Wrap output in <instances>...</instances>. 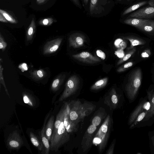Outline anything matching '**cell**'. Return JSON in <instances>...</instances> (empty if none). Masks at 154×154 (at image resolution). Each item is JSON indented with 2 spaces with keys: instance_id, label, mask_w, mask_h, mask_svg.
<instances>
[{
  "instance_id": "obj_49",
  "label": "cell",
  "mask_w": 154,
  "mask_h": 154,
  "mask_svg": "<svg viewBox=\"0 0 154 154\" xmlns=\"http://www.w3.org/2000/svg\"><path fill=\"white\" fill-rule=\"evenodd\" d=\"M131 0H116V1L119 3H123L129 2Z\"/></svg>"
},
{
  "instance_id": "obj_31",
  "label": "cell",
  "mask_w": 154,
  "mask_h": 154,
  "mask_svg": "<svg viewBox=\"0 0 154 154\" xmlns=\"http://www.w3.org/2000/svg\"><path fill=\"white\" fill-rule=\"evenodd\" d=\"M114 45L116 48L123 49L125 48L126 46L125 42L120 38L116 39L114 42Z\"/></svg>"
},
{
  "instance_id": "obj_37",
  "label": "cell",
  "mask_w": 154,
  "mask_h": 154,
  "mask_svg": "<svg viewBox=\"0 0 154 154\" xmlns=\"http://www.w3.org/2000/svg\"><path fill=\"white\" fill-rule=\"evenodd\" d=\"M101 117L99 116H95L93 119L92 121V124L96 126H98L101 122Z\"/></svg>"
},
{
  "instance_id": "obj_11",
  "label": "cell",
  "mask_w": 154,
  "mask_h": 154,
  "mask_svg": "<svg viewBox=\"0 0 154 154\" xmlns=\"http://www.w3.org/2000/svg\"><path fill=\"white\" fill-rule=\"evenodd\" d=\"M150 102H147V103H140L139 105L137 106V108L131 114L129 120V124H131L134 122L138 115L139 114V113L141 111H142L143 109H145L148 111L149 112L150 109Z\"/></svg>"
},
{
  "instance_id": "obj_23",
  "label": "cell",
  "mask_w": 154,
  "mask_h": 154,
  "mask_svg": "<svg viewBox=\"0 0 154 154\" xmlns=\"http://www.w3.org/2000/svg\"><path fill=\"white\" fill-rule=\"evenodd\" d=\"M108 78L105 77L97 81L91 87L92 90H96L101 89L105 87L107 84Z\"/></svg>"
},
{
  "instance_id": "obj_25",
  "label": "cell",
  "mask_w": 154,
  "mask_h": 154,
  "mask_svg": "<svg viewBox=\"0 0 154 154\" xmlns=\"http://www.w3.org/2000/svg\"><path fill=\"white\" fill-rule=\"evenodd\" d=\"M45 75V72L42 69L34 70L30 73L31 77L35 80H40L43 78Z\"/></svg>"
},
{
  "instance_id": "obj_46",
  "label": "cell",
  "mask_w": 154,
  "mask_h": 154,
  "mask_svg": "<svg viewBox=\"0 0 154 154\" xmlns=\"http://www.w3.org/2000/svg\"><path fill=\"white\" fill-rule=\"evenodd\" d=\"M114 144L113 143L111 147L107 151L108 152L106 153V154H112L113 152H113L114 147Z\"/></svg>"
},
{
  "instance_id": "obj_30",
  "label": "cell",
  "mask_w": 154,
  "mask_h": 154,
  "mask_svg": "<svg viewBox=\"0 0 154 154\" xmlns=\"http://www.w3.org/2000/svg\"><path fill=\"white\" fill-rule=\"evenodd\" d=\"M148 111L146 110L145 111H143L140 114H139L134 122V123L130 128L133 127L134 125H136L139 122L142 120L145 117L146 115H147V114L148 113Z\"/></svg>"
},
{
  "instance_id": "obj_24",
  "label": "cell",
  "mask_w": 154,
  "mask_h": 154,
  "mask_svg": "<svg viewBox=\"0 0 154 154\" xmlns=\"http://www.w3.org/2000/svg\"><path fill=\"white\" fill-rule=\"evenodd\" d=\"M93 107L90 104L85 103L82 104L81 111V119H83L85 116L88 115L92 111Z\"/></svg>"
},
{
  "instance_id": "obj_47",
  "label": "cell",
  "mask_w": 154,
  "mask_h": 154,
  "mask_svg": "<svg viewBox=\"0 0 154 154\" xmlns=\"http://www.w3.org/2000/svg\"><path fill=\"white\" fill-rule=\"evenodd\" d=\"M148 4L149 6L154 7V0H149L148 1Z\"/></svg>"
},
{
  "instance_id": "obj_18",
  "label": "cell",
  "mask_w": 154,
  "mask_h": 154,
  "mask_svg": "<svg viewBox=\"0 0 154 154\" xmlns=\"http://www.w3.org/2000/svg\"><path fill=\"white\" fill-rule=\"evenodd\" d=\"M146 32H154V20L147 19L138 29Z\"/></svg>"
},
{
  "instance_id": "obj_9",
  "label": "cell",
  "mask_w": 154,
  "mask_h": 154,
  "mask_svg": "<svg viewBox=\"0 0 154 154\" xmlns=\"http://www.w3.org/2000/svg\"><path fill=\"white\" fill-rule=\"evenodd\" d=\"M68 41L70 47L74 48H80L84 45L85 41V36L81 33L75 32L69 36Z\"/></svg>"
},
{
  "instance_id": "obj_44",
  "label": "cell",
  "mask_w": 154,
  "mask_h": 154,
  "mask_svg": "<svg viewBox=\"0 0 154 154\" xmlns=\"http://www.w3.org/2000/svg\"><path fill=\"white\" fill-rule=\"evenodd\" d=\"M89 0H82L83 5L85 9L86 10V8L89 2Z\"/></svg>"
},
{
  "instance_id": "obj_13",
  "label": "cell",
  "mask_w": 154,
  "mask_h": 154,
  "mask_svg": "<svg viewBox=\"0 0 154 154\" xmlns=\"http://www.w3.org/2000/svg\"><path fill=\"white\" fill-rule=\"evenodd\" d=\"M50 113L48 114L45 120L43 128L41 131V139L43 143L44 149V154H48L50 150V146L49 143V141L47 139L45 134V129L46 127V123L48 117Z\"/></svg>"
},
{
  "instance_id": "obj_17",
  "label": "cell",
  "mask_w": 154,
  "mask_h": 154,
  "mask_svg": "<svg viewBox=\"0 0 154 154\" xmlns=\"http://www.w3.org/2000/svg\"><path fill=\"white\" fill-rule=\"evenodd\" d=\"M123 38L128 40L130 42L131 45L128 48V50L132 49L135 46L143 45L146 43V42L143 39L133 36L125 37H123Z\"/></svg>"
},
{
  "instance_id": "obj_7",
  "label": "cell",
  "mask_w": 154,
  "mask_h": 154,
  "mask_svg": "<svg viewBox=\"0 0 154 154\" xmlns=\"http://www.w3.org/2000/svg\"><path fill=\"white\" fill-rule=\"evenodd\" d=\"M70 110L69 117L71 121L77 123L81 119V111L82 104L79 101H76L72 103L71 106L70 104Z\"/></svg>"
},
{
  "instance_id": "obj_15",
  "label": "cell",
  "mask_w": 154,
  "mask_h": 154,
  "mask_svg": "<svg viewBox=\"0 0 154 154\" xmlns=\"http://www.w3.org/2000/svg\"><path fill=\"white\" fill-rule=\"evenodd\" d=\"M29 137L33 145L38 150L42 152L41 153L43 154V152H45V149L42 140H40L36 135L32 132H30Z\"/></svg>"
},
{
  "instance_id": "obj_14",
  "label": "cell",
  "mask_w": 154,
  "mask_h": 154,
  "mask_svg": "<svg viewBox=\"0 0 154 154\" xmlns=\"http://www.w3.org/2000/svg\"><path fill=\"white\" fill-rule=\"evenodd\" d=\"M147 20L135 17L127 18L123 20V22L125 24L138 29Z\"/></svg>"
},
{
  "instance_id": "obj_39",
  "label": "cell",
  "mask_w": 154,
  "mask_h": 154,
  "mask_svg": "<svg viewBox=\"0 0 154 154\" xmlns=\"http://www.w3.org/2000/svg\"><path fill=\"white\" fill-rule=\"evenodd\" d=\"M97 129L96 126L92 124L90 125L87 130V132L89 134H92L94 133Z\"/></svg>"
},
{
  "instance_id": "obj_21",
  "label": "cell",
  "mask_w": 154,
  "mask_h": 154,
  "mask_svg": "<svg viewBox=\"0 0 154 154\" xmlns=\"http://www.w3.org/2000/svg\"><path fill=\"white\" fill-rule=\"evenodd\" d=\"M148 4V2L146 1H142L133 5L125 9L122 12L121 15L122 16H125L129 13H131L138 8Z\"/></svg>"
},
{
  "instance_id": "obj_42",
  "label": "cell",
  "mask_w": 154,
  "mask_h": 154,
  "mask_svg": "<svg viewBox=\"0 0 154 154\" xmlns=\"http://www.w3.org/2000/svg\"><path fill=\"white\" fill-rule=\"evenodd\" d=\"M73 4L77 7L81 9L82 8V5L79 0H71Z\"/></svg>"
},
{
  "instance_id": "obj_43",
  "label": "cell",
  "mask_w": 154,
  "mask_h": 154,
  "mask_svg": "<svg viewBox=\"0 0 154 154\" xmlns=\"http://www.w3.org/2000/svg\"><path fill=\"white\" fill-rule=\"evenodd\" d=\"M19 67L22 71L26 70L28 69L26 64L25 63H22L19 66Z\"/></svg>"
},
{
  "instance_id": "obj_12",
  "label": "cell",
  "mask_w": 154,
  "mask_h": 154,
  "mask_svg": "<svg viewBox=\"0 0 154 154\" xmlns=\"http://www.w3.org/2000/svg\"><path fill=\"white\" fill-rule=\"evenodd\" d=\"M69 115V113L67 112L66 104V109L63 118V122L67 131L68 133H71L76 131V130H77V124L71 120Z\"/></svg>"
},
{
  "instance_id": "obj_6",
  "label": "cell",
  "mask_w": 154,
  "mask_h": 154,
  "mask_svg": "<svg viewBox=\"0 0 154 154\" xmlns=\"http://www.w3.org/2000/svg\"><path fill=\"white\" fill-rule=\"evenodd\" d=\"M23 143L22 138L16 131H14L9 135L7 141L8 147L11 149H18Z\"/></svg>"
},
{
  "instance_id": "obj_2",
  "label": "cell",
  "mask_w": 154,
  "mask_h": 154,
  "mask_svg": "<svg viewBox=\"0 0 154 154\" xmlns=\"http://www.w3.org/2000/svg\"><path fill=\"white\" fill-rule=\"evenodd\" d=\"M142 72L140 68L134 70L130 75L125 89L128 97L133 100L135 97L141 85Z\"/></svg>"
},
{
  "instance_id": "obj_4",
  "label": "cell",
  "mask_w": 154,
  "mask_h": 154,
  "mask_svg": "<svg viewBox=\"0 0 154 154\" xmlns=\"http://www.w3.org/2000/svg\"><path fill=\"white\" fill-rule=\"evenodd\" d=\"M79 79L76 75L70 76L65 84L64 90L59 99L61 102L73 94L77 90L79 86Z\"/></svg>"
},
{
  "instance_id": "obj_22",
  "label": "cell",
  "mask_w": 154,
  "mask_h": 154,
  "mask_svg": "<svg viewBox=\"0 0 154 154\" xmlns=\"http://www.w3.org/2000/svg\"><path fill=\"white\" fill-rule=\"evenodd\" d=\"M35 29L36 25L35 20L34 18H33L26 31L27 41H30L32 40L35 32Z\"/></svg>"
},
{
  "instance_id": "obj_19",
  "label": "cell",
  "mask_w": 154,
  "mask_h": 154,
  "mask_svg": "<svg viewBox=\"0 0 154 154\" xmlns=\"http://www.w3.org/2000/svg\"><path fill=\"white\" fill-rule=\"evenodd\" d=\"M65 77V75H61L55 79L51 85V90L54 92L58 90L62 84Z\"/></svg>"
},
{
  "instance_id": "obj_36",
  "label": "cell",
  "mask_w": 154,
  "mask_h": 154,
  "mask_svg": "<svg viewBox=\"0 0 154 154\" xmlns=\"http://www.w3.org/2000/svg\"><path fill=\"white\" fill-rule=\"evenodd\" d=\"M7 46V44L5 41L1 34H0V49L2 51H4Z\"/></svg>"
},
{
  "instance_id": "obj_1",
  "label": "cell",
  "mask_w": 154,
  "mask_h": 154,
  "mask_svg": "<svg viewBox=\"0 0 154 154\" xmlns=\"http://www.w3.org/2000/svg\"><path fill=\"white\" fill-rule=\"evenodd\" d=\"M88 14L94 17L106 16L115 6L114 0H89Z\"/></svg>"
},
{
  "instance_id": "obj_8",
  "label": "cell",
  "mask_w": 154,
  "mask_h": 154,
  "mask_svg": "<svg viewBox=\"0 0 154 154\" xmlns=\"http://www.w3.org/2000/svg\"><path fill=\"white\" fill-rule=\"evenodd\" d=\"M75 59L80 62L89 64H94L99 62L100 60L98 57L94 56L91 54L87 51L72 55Z\"/></svg>"
},
{
  "instance_id": "obj_3",
  "label": "cell",
  "mask_w": 154,
  "mask_h": 154,
  "mask_svg": "<svg viewBox=\"0 0 154 154\" xmlns=\"http://www.w3.org/2000/svg\"><path fill=\"white\" fill-rule=\"evenodd\" d=\"M62 122L57 131L52 134L50 141V150L57 152L59 149L69 140V136Z\"/></svg>"
},
{
  "instance_id": "obj_35",
  "label": "cell",
  "mask_w": 154,
  "mask_h": 154,
  "mask_svg": "<svg viewBox=\"0 0 154 154\" xmlns=\"http://www.w3.org/2000/svg\"><path fill=\"white\" fill-rule=\"evenodd\" d=\"M151 103V106L150 109L148 114L146 116L147 118H149L154 116V94L153 95Z\"/></svg>"
},
{
  "instance_id": "obj_16",
  "label": "cell",
  "mask_w": 154,
  "mask_h": 154,
  "mask_svg": "<svg viewBox=\"0 0 154 154\" xmlns=\"http://www.w3.org/2000/svg\"><path fill=\"white\" fill-rule=\"evenodd\" d=\"M54 121V116H52L49 119L45 127V134L49 142L51 141V137L53 131Z\"/></svg>"
},
{
  "instance_id": "obj_29",
  "label": "cell",
  "mask_w": 154,
  "mask_h": 154,
  "mask_svg": "<svg viewBox=\"0 0 154 154\" xmlns=\"http://www.w3.org/2000/svg\"><path fill=\"white\" fill-rule=\"evenodd\" d=\"M0 13L2 14L8 22L13 23H17L16 20L5 11L0 9Z\"/></svg>"
},
{
  "instance_id": "obj_20",
  "label": "cell",
  "mask_w": 154,
  "mask_h": 154,
  "mask_svg": "<svg viewBox=\"0 0 154 154\" xmlns=\"http://www.w3.org/2000/svg\"><path fill=\"white\" fill-rule=\"evenodd\" d=\"M109 119V116L107 118L105 122L101 126L98 133L96 134V135L98 136V137L101 139L104 140L105 135L107 134V133L108 130ZM102 140L101 141H102Z\"/></svg>"
},
{
  "instance_id": "obj_10",
  "label": "cell",
  "mask_w": 154,
  "mask_h": 154,
  "mask_svg": "<svg viewBox=\"0 0 154 154\" xmlns=\"http://www.w3.org/2000/svg\"><path fill=\"white\" fill-rule=\"evenodd\" d=\"M62 39V38H59L47 42L44 46L43 54H48L56 52L60 45Z\"/></svg>"
},
{
  "instance_id": "obj_5",
  "label": "cell",
  "mask_w": 154,
  "mask_h": 154,
  "mask_svg": "<svg viewBox=\"0 0 154 154\" xmlns=\"http://www.w3.org/2000/svg\"><path fill=\"white\" fill-rule=\"evenodd\" d=\"M135 17L149 19L154 18V7H146L140 9L131 13L127 18Z\"/></svg>"
},
{
  "instance_id": "obj_40",
  "label": "cell",
  "mask_w": 154,
  "mask_h": 154,
  "mask_svg": "<svg viewBox=\"0 0 154 154\" xmlns=\"http://www.w3.org/2000/svg\"><path fill=\"white\" fill-rule=\"evenodd\" d=\"M96 53L97 55L100 57L103 60H104L105 59L106 55L105 53L100 50H98L97 51Z\"/></svg>"
},
{
  "instance_id": "obj_28",
  "label": "cell",
  "mask_w": 154,
  "mask_h": 154,
  "mask_svg": "<svg viewBox=\"0 0 154 154\" xmlns=\"http://www.w3.org/2000/svg\"><path fill=\"white\" fill-rule=\"evenodd\" d=\"M110 93L111 102L112 104V106L114 108H115V106L117 105L118 101V97L115 89H112Z\"/></svg>"
},
{
  "instance_id": "obj_32",
  "label": "cell",
  "mask_w": 154,
  "mask_h": 154,
  "mask_svg": "<svg viewBox=\"0 0 154 154\" xmlns=\"http://www.w3.org/2000/svg\"><path fill=\"white\" fill-rule=\"evenodd\" d=\"M54 20L51 17L44 19L39 21V24L42 25L48 26L51 25L54 22Z\"/></svg>"
},
{
  "instance_id": "obj_26",
  "label": "cell",
  "mask_w": 154,
  "mask_h": 154,
  "mask_svg": "<svg viewBox=\"0 0 154 154\" xmlns=\"http://www.w3.org/2000/svg\"><path fill=\"white\" fill-rule=\"evenodd\" d=\"M136 51L135 48H134L128 51L123 57L120 59L117 62V65L120 64L128 60L131 56Z\"/></svg>"
},
{
  "instance_id": "obj_45",
  "label": "cell",
  "mask_w": 154,
  "mask_h": 154,
  "mask_svg": "<svg viewBox=\"0 0 154 154\" xmlns=\"http://www.w3.org/2000/svg\"><path fill=\"white\" fill-rule=\"evenodd\" d=\"M0 21L4 23H8V21L6 20L4 16L0 13Z\"/></svg>"
},
{
  "instance_id": "obj_41",
  "label": "cell",
  "mask_w": 154,
  "mask_h": 154,
  "mask_svg": "<svg viewBox=\"0 0 154 154\" xmlns=\"http://www.w3.org/2000/svg\"><path fill=\"white\" fill-rule=\"evenodd\" d=\"M150 51L149 50H145L141 54L142 57L143 58H147L149 57L150 55Z\"/></svg>"
},
{
  "instance_id": "obj_27",
  "label": "cell",
  "mask_w": 154,
  "mask_h": 154,
  "mask_svg": "<svg viewBox=\"0 0 154 154\" xmlns=\"http://www.w3.org/2000/svg\"><path fill=\"white\" fill-rule=\"evenodd\" d=\"M23 95L24 103L32 106H33L35 105V103L34 102L33 99L29 94L24 93L23 94Z\"/></svg>"
},
{
  "instance_id": "obj_33",
  "label": "cell",
  "mask_w": 154,
  "mask_h": 154,
  "mask_svg": "<svg viewBox=\"0 0 154 154\" xmlns=\"http://www.w3.org/2000/svg\"><path fill=\"white\" fill-rule=\"evenodd\" d=\"M0 81L1 84H2V85L3 86L5 89V90L7 94V95L10 97V95L8 91V90L6 88V85H5L4 80V78L3 74V68L2 66L1 63V61L0 62Z\"/></svg>"
},
{
  "instance_id": "obj_34",
  "label": "cell",
  "mask_w": 154,
  "mask_h": 154,
  "mask_svg": "<svg viewBox=\"0 0 154 154\" xmlns=\"http://www.w3.org/2000/svg\"><path fill=\"white\" fill-rule=\"evenodd\" d=\"M133 64V63L132 62H128L119 67L117 69V71L119 72H124L132 66Z\"/></svg>"
},
{
  "instance_id": "obj_48",
  "label": "cell",
  "mask_w": 154,
  "mask_h": 154,
  "mask_svg": "<svg viewBox=\"0 0 154 154\" xmlns=\"http://www.w3.org/2000/svg\"><path fill=\"white\" fill-rule=\"evenodd\" d=\"M36 2L37 3L39 4H43L47 1H48V0H36Z\"/></svg>"
},
{
  "instance_id": "obj_38",
  "label": "cell",
  "mask_w": 154,
  "mask_h": 154,
  "mask_svg": "<svg viewBox=\"0 0 154 154\" xmlns=\"http://www.w3.org/2000/svg\"><path fill=\"white\" fill-rule=\"evenodd\" d=\"M115 54L119 58L121 59L125 55L123 49L121 48H119L115 52Z\"/></svg>"
}]
</instances>
